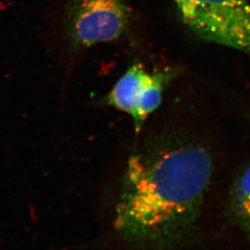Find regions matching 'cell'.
<instances>
[{"instance_id": "1", "label": "cell", "mask_w": 250, "mask_h": 250, "mask_svg": "<svg viewBox=\"0 0 250 250\" xmlns=\"http://www.w3.org/2000/svg\"><path fill=\"white\" fill-rule=\"evenodd\" d=\"M209 137L191 125H167L145 140L128 159L116 204L121 234L156 242L189 226L214 173Z\"/></svg>"}, {"instance_id": "2", "label": "cell", "mask_w": 250, "mask_h": 250, "mask_svg": "<svg viewBox=\"0 0 250 250\" xmlns=\"http://www.w3.org/2000/svg\"><path fill=\"white\" fill-rule=\"evenodd\" d=\"M184 24L205 41L250 56L249 0H173Z\"/></svg>"}, {"instance_id": "3", "label": "cell", "mask_w": 250, "mask_h": 250, "mask_svg": "<svg viewBox=\"0 0 250 250\" xmlns=\"http://www.w3.org/2000/svg\"><path fill=\"white\" fill-rule=\"evenodd\" d=\"M126 0H73L67 10L65 34L72 52L120 39L129 25Z\"/></svg>"}, {"instance_id": "4", "label": "cell", "mask_w": 250, "mask_h": 250, "mask_svg": "<svg viewBox=\"0 0 250 250\" xmlns=\"http://www.w3.org/2000/svg\"><path fill=\"white\" fill-rule=\"evenodd\" d=\"M177 73L172 68L150 72L139 62L133 63L116 82L106 104L130 116L138 133L161 105L167 86Z\"/></svg>"}, {"instance_id": "5", "label": "cell", "mask_w": 250, "mask_h": 250, "mask_svg": "<svg viewBox=\"0 0 250 250\" xmlns=\"http://www.w3.org/2000/svg\"><path fill=\"white\" fill-rule=\"evenodd\" d=\"M231 206L236 220L250 236V165L241 171L234 183Z\"/></svg>"}]
</instances>
